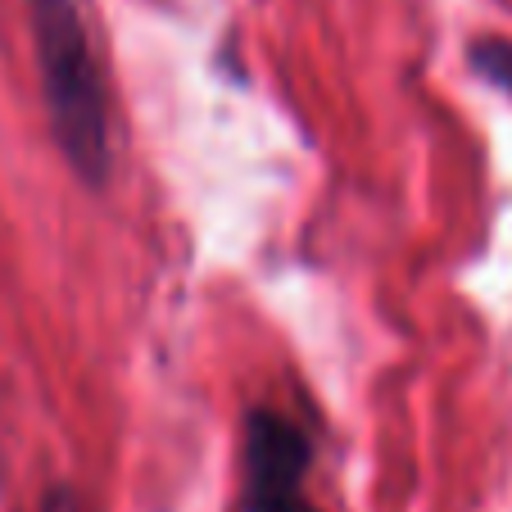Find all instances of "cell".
<instances>
[{"instance_id":"1","label":"cell","mask_w":512,"mask_h":512,"mask_svg":"<svg viewBox=\"0 0 512 512\" xmlns=\"http://www.w3.org/2000/svg\"><path fill=\"white\" fill-rule=\"evenodd\" d=\"M32 46L46 118L59 155L87 186H105L114 173V123L100 68L96 32L82 0H28Z\"/></svg>"},{"instance_id":"2","label":"cell","mask_w":512,"mask_h":512,"mask_svg":"<svg viewBox=\"0 0 512 512\" xmlns=\"http://www.w3.org/2000/svg\"><path fill=\"white\" fill-rule=\"evenodd\" d=\"M309 440L290 417L259 408L245 422V512H318L304 490Z\"/></svg>"},{"instance_id":"4","label":"cell","mask_w":512,"mask_h":512,"mask_svg":"<svg viewBox=\"0 0 512 512\" xmlns=\"http://www.w3.org/2000/svg\"><path fill=\"white\" fill-rule=\"evenodd\" d=\"M41 512H78V499L68 490H50L46 503H41Z\"/></svg>"},{"instance_id":"3","label":"cell","mask_w":512,"mask_h":512,"mask_svg":"<svg viewBox=\"0 0 512 512\" xmlns=\"http://www.w3.org/2000/svg\"><path fill=\"white\" fill-rule=\"evenodd\" d=\"M467 59H472V68L485 82H494V87H503L512 96V46L508 41H476L467 50Z\"/></svg>"}]
</instances>
